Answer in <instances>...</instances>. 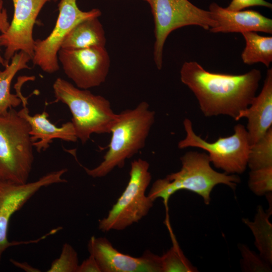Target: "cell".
<instances>
[{"label": "cell", "mask_w": 272, "mask_h": 272, "mask_svg": "<svg viewBox=\"0 0 272 272\" xmlns=\"http://www.w3.org/2000/svg\"><path fill=\"white\" fill-rule=\"evenodd\" d=\"M180 80L193 93L206 117L227 115L237 121L256 96L261 78L253 69L242 75L210 72L195 61L184 62Z\"/></svg>", "instance_id": "cell-1"}, {"label": "cell", "mask_w": 272, "mask_h": 272, "mask_svg": "<svg viewBox=\"0 0 272 272\" xmlns=\"http://www.w3.org/2000/svg\"><path fill=\"white\" fill-rule=\"evenodd\" d=\"M155 118V112L145 101L118 113L111 129L108 150L103 161L92 169L83 167L86 173L93 178H101L116 167H123L127 159L145 147Z\"/></svg>", "instance_id": "cell-2"}, {"label": "cell", "mask_w": 272, "mask_h": 272, "mask_svg": "<svg viewBox=\"0 0 272 272\" xmlns=\"http://www.w3.org/2000/svg\"><path fill=\"white\" fill-rule=\"evenodd\" d=\"M180 160V170L156 180L148 194L154 202L161 198L167 212L170 197L178 190L194 192L209 205L211 191L215 186L224 184L235 189L241 181L237 175L220 173L213 169L208 155L205 153L188 151L181 157Z\"/></svg>", "instance_id": "cell-3"}, {"label": "cell", "mask_w": 272, "mask_h": 272, "mask_svg": "<svg viewBox=\"0 0 272 272\" xmlns=\"http://www.w3.org/2000/svg\"><path fill=\"white\" fill-rule=\"evenodd\" d=\"M55 102L65 104L72 115L76 136L85 144L93 134L110 133L117 117L109 101L57 78L53 84Z\"/></svg>", "instance_id": "cell-4"}, {"label": "cell", "mask_w": 272, "mask_h": 272, "mask_svg": "<svg viewBox=\"0 0 272 272\" xmlns=\"http://www.w3.org/2000/svg\"><path fill=\"white\" fill-rule=\"evenodd\" d=\"M28 122L14 108L0 115V180L28 182L34 162Z\"/></svg>", "instance_id": "cell-5"}, {"label": "cell", "mask_w": 272, "mask_h": 272, "mask_svg": "<svg viewBox=\"0 0 272 272\" xmlns=\"http://www.w3.org/2000/svg\"><path fill=\"white\" fill-rule=\"evenodd\" d=\"M149 167V163L141 158L131 163L127 185L107 216L99 220L100 230H124L148 214L154 203L146 194L152 179Z\"/></svg>", "instance_id": "cell-6"}, {"label": "cell", "mask_w": 272, "mask_h": 272, "mask_svg": "<svg viewBox=\"0 0 272 272\" xmlns=\"http://www.w3.org/2000/svg\"><path fill=\"white\" fill-rule=\"evenodd\" d=\"M183 126L186 136L178 142L179 149L195 147L203 150L208 153L210 162L228 174H241L245 170L251 145L243 124L235 125L232 135L220 137L213 143L208 142L196 135L190 119L185 118Z\"/></svg>", "instance_id": "cell-7"}, {"label": "cell", "mask_w": 272, "mask_h": 272, "mask_svg": "<svg viewBox=\"0 0 272 272\" xmlns=\"http://www.w3.org/2000/svg\"><path fill=\"white\" fill-rule=\"evenodd\" d=\"M149 5L155 23L154 60L159 70L162 67L165 42L172 31L191 25L206 30L217 26L209 11L198 8L188 0H151Z\"/></svg>", "instance_id": "cell-8"}, {"label": "cell", "mask_w": 272, "mask_h": 272, "mask_svg": "<svg viewBox=\"0 0 272 272\" xmlns=\"http://www.w3.org/2000/svg\"><path fill=\"white\" fill-rule=\"evenodd\" d=\"M59 14L54 28L44 39L35 40L32 60L43 72L52 74L59 69L58 52L71 30L80 22L99 17L98 9L83 11L78 7L77 0H60L58 4Z\"/></svg>", "instance_id": "cell-9"}, {"label": "cell", "mask_w": 272, "mask_h": 272, "mask_svg": "<svg viewBox=\"0 0 272 272\" xmlns=\"http://www.w3.org/2000/svg\"><path fill=\"white\" fill-rule=\"evenodd\" d=\"M58 59L66 76L82 89L101 85L105 81L110 68V57L105 47L61 48Z\"/></svg>", "instance_id": "cell-10"}, {"label": "cell", "mask_w": 272, "mask_h": 272, "mask_svg": "<svg viewBox=\"0 0 272 272\" xmlns=\"http://www.w3.org/2000/svg\"><path fill=\"white\" fill-rule=\"evenodd\" d=\"M67 171L63 168L53 171L36 181L23 184L0 180V263L4 252L9 247L31 243L8 240V226L12 216L41 188L67 182L62 178Z\"/></svg>", "instance_id": "cell-11"}, {"label": "cell", "mask_w": 272, "mask_h": 272, "mask_svg": "<svg viewBox=\"0 0 272 272\" xmlns=\"http://www.w3.org/2000/svg\"><path fill=\"white\" fill-rule=\"evenodd\" d=\"M12 1L14 8L12 20L7 31L0 35V46L5 48L4 58L7 64L20 51L32 57L35 43L33 30L36 19L45 4L58 0Z\"/></svg>", "instance_id": "cell-12"}, {"label": "cell", "mask_w": 272, "mask_h": 272, "mask_svg": "<svg viewBox=\"0 0 272 272\" xmlns=\"http://www.w3.org/2000/svg\"><path fill=\"white\" fill-rule=\"evenodd\" d=\"M90 254L96 259L101 272H162L161 256L146 250L138 257L119 252L105 237H91Z\"/></svg>", "instance_id": "cell-13"}, {"label": "cell", "mask_w": 272, "mask_h": 272, "mask_svg": "<svg viewBox=\"0 0 272 272\" xmlns=\"http://www.w3.org/2000/svg\"><path fill=\"white\" fill-rule=\"evenodd\" d=\"M212 18L217 26L211 28V32L241 33L261 32L272 33V20L253 10L231 11L216 3L209 6Z\"/></svg>", "instance_id": "cell-14"}, {"label": "cell", "mask_w": 272, "mask_h": 272, "mask_svg": "<svg viewBox=\"0 0 272 272\" xmlns=\"http://www.w3.org/2000/svg\"><path fill=\"white\" fill-rule=\"evenodd\" d=\"M248 119L246 130L250 144L258 141L271 127L272 125V69L267 70L262 88L250 105L242 111L237 120Z\"/></svg>", "instance_id": "cell-15"}, {"label": "cell", "mask_w": 272, "mask_h": 272, "mask_svg": "<svg viewBox=\"0 0 272 272\" xmlns=\"http://www.w3.org/2000/svg\"><path fill=\"white\" fill-rule=\"evenodd\" d=\"M22 103L23 108L18 112L29 123L33 145L38 152L46 150L54 139L71 142L78 140L72 122H67L60 127H57L48 119L49 115L47 112L31 115L25 97L22 99Z\"/></svg>", "instance_id": "cell-16"}, {"label": "cell", "mask_w": 272, "mask_h": 272, "mask_svg": "<svg viewBox=\"0 0 272 272\" xmlns=\"http://www.w3.org/2000/svg\"><path fill=\"white\" fill-rule=\"evenodd\" d=\"M31 57L26 52H16L3 71H0V115L19 106L24 97L18 89L16 94L11 93L12 81L16 74L23 69H30L28 62Z\"/></svg>", "instance_id": "cell-17"}, {"label": "cell", "mask_w": 272, "mask_h": 272, "mask_svg": "<svg viewBox=\"0 0 272 272\" xmlns=\"http://www.w3.org/2000/svg\"><path fill=\"white\" fill-rule=\"evenodd\" d=\"M99 17L86 19L77 24L64 38L62 49L105 47L106 37Z\"/></svg>", "instance_id": "cell-18"}, {"label": "cell", "mask_w": 272, "mask_h": 272, "mask_svg": "<svg viewBox=\"0 0 272 272\" xmlns=\"http://www.w3.org/2000/svg\"><path fill=\"white\" fill-rule=\"evenodd\" d=\"M271 214L265 213L262 207L259 206L253 221L242 219L254 235V244L259 255L270 264L272 263V225L269 220Z\"/></svg>", "instance_id": "cell-19"}, {"label": "cell", "mask_w": 272, "mask_h": 272, "mask_svg": "<svg viewBox=\"0 0 272 272\" xmlns=\"http://www.w3.org/2000/svg\"><path fill=\"white\" fill-rule=\"evenodd\" d=\"M241 34L245 41L241 55L243 63L251 65L260 62L268 67L272 62V37L261 36L256 32Z\"/></svg>", "instance_id": "cell-20"}, {"label": "cell", "mask_w": 272, "mask_h": 272, "mask_svg": "<svg viewBox=\"0 0 272 272\" xmlns=\"http://www.w3.org/2000/svg\"><path fill=\"white\" fill-rule=\"evenodd\" d=\"M165 223L170 232L172 247L161 256L162 272H195L194 266L181 250L170 224L168 215Z\"/></svg>", "instance_id": "cell-21"}, {"label": "cell", "mask_w": 272, "mask_h": 272, "mask_svg": "<svg viewBox=\"0 0 272 272\" xmlns=\"http://www.w3.org/2000/svg\"><path fill=\"white\" fill-rule=\"evenodd\" d=\"M247 165L250 170L272 166V127L251 146Z\"/></svg>", "instance_id": "cell-22"}, {"label": "cell", "mask_w": 272, "mask_h": 272, "mask_svg": "<svg viewBox=\"0 0 272 272\" xmlns=\"http://www.w3.org/2000/svg\"><path fill=\"white\" fill-rule=\"evenodd\" d=\"M248 186L257 195H263L272 191V166L250 170Z\"/></svg>", "instance_id": "cell-23"}, {"label": "cell", "mask_w": 272, "mask_h": 272, "mask_svg": "<svg viewBox=\"0 0 272 272\" xmlns=\"http://www.w3.org/2000/svg\"><path fill=\"white\" fill-rule=\"evenodd\" d=\"M78 254L72 245L65 243L60 256L51 263L47 272H77L79 266Z\"/></svg>", "instance_id": "cell-24"}, {"label": "cell", "mask_w": 272, "mask_h": 272, "mask_svg": "<svg viewBox=\"0 0 272 272\" xmlns=\"http://www.w3.org/2000/svg\"><path fill=\"white\" fill-rule=\"evenodd\" d=\"M242 259L241 265L244 271H271V264L263 259L260 255L250 250L246 245L239 246Z\"/></svg>", "instance_id": "cell-25"}, {"label": "cell", "mask_w": 272, "mask_h": 272, "mask_svg": "<svg viewBox=\"0 0 272 272\" xmlns=\"http://www.w3.org/2000/svg\"><path fill=\"white\" fill-rule=\"evenodd\" d=\"M253 6H262L270 9L272 8L271 4L265 0H232L226 9L231 11H239Z\"/></svg>", "instance_id": "cell-26"}, {"label": "cell", "mask_w": 272, "mask_h": 272, "mask_svg": "<svg viewBox=\"0 0 272 272\" xmlns=\"http://www.w3.org/2000/svg\"><path fill=\"white\" fill-rule=\"evenodd\" d=\"M10 23L8 21L7 10L4 8V1L0 0V32L2 34L6 33L10 27ZM8 64L4 57H2L0 48V65L4 67Z\"/></svg>", "instance_id": "cell-27"}, {"label": "cell", "mask_w": 272, "mask_h": 272, "mask_svg": "<svg viewBox=\"0 0 272 272\" xmlns=\"http://www.w3.org/2000/svg\"><path fill=\"white\" fill-rule=\"evenodd\" d=\"M77 272H101L96 259L93 255L89 256L79 265Z\"/></svg>", "instance_id": "cell-28"}, {"label": "cell", "mask_w": 272, "mask_h": 272, "mask_svg": "<svg viewBox=\"0 0 272 272\" xmlns=\"http://www.w3.org/2000/svg\"><path fill=\"white\" fill-rule=\"evenodd\" d=\"M10 261L14 265L21 268V269L25 271H27V272L40 271L39 269L31 266L26 262H21L16 261L13 259H11Z\"/></svg>", "instance_id": "cell-29"}, {"label": "cell", "mask_w": 272, "mask_h": 272, "mask_svg": "<svg viewBox=\"0 0 272 272\" xmlns=\"http://www.w3.org/2000/svg\"><path fill=\"white\" fill-rule=\"evenodd\" d=\"M147 2L149 4L150 3L151 0H143Z\"/></svg>", "instance_id": "cell-30"}]
</instances>
